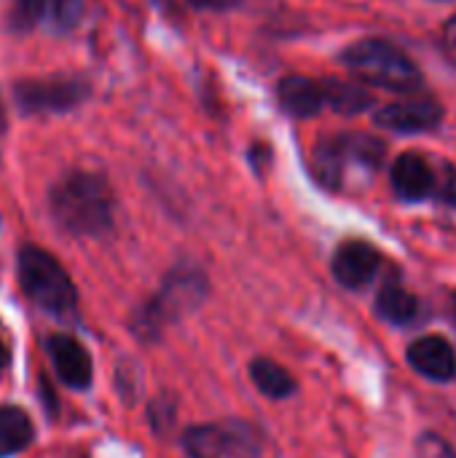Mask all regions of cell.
Instances as JSON below:
<instances>
[{"label":"cell","mask_w":456,"mask_h":458,"mask_svg":"<svg viewBox=\"0 0 456 458\" xmlns=\"http://www.w3.org/2000/svg\"><path fill=\"white\" fill-rule=\"evenodd\" d=\"M48 209L56 225L73 236H102L113 228V191L105 177L70 172L48 193Z\"/></svg>","instance_id":"1"},{"label":"cell","mask_w":456,"mask_h":458,"mask_svg":"<svg viewBox=\"0 0 456 458\" xmlns=\"http://www.w3.org/2000/svg\"><path fill=\"white\" fill-rule=\"evenodd\" d=\"M210 295V282L204 271L194 263H177L161 282L159 293L142 303L132 319L134 333L142 341H156L172 322L199 311Z\"/></svg>","instance_id":"2"},{"label":"cell","mask_w":456,"mask_h":458,"mask_svg":"<svg viewBox=\"0 0 456 458\" xmlns=\"http://www.w3.org/2000/svg\"><path fill=\"white\" fill-rule=\"evenodd\" d=\"M341 62L360 81L390 89V91L414 94V91H422L425 86V75L414 64V59L384 38H366V40L352 43L349 48H344Z\"/></svg>","instance_id":"3"},{"label":"cell","mask_w":456,"mask_h":458,"mask_svg":"<svg viewBox=\"0 0 456 458\" xmlns=\"http://www.w3.org/2000/svg\"><path fill=\"white\" fill-rule=\"evenodd\" d=\"M19 287L32 306L40 311L67 319L78 306V293L70 274L59 266V260L32 244H24L16 255Z\"/></svg>","instance_id":"4"},{"label":"cell","mask_w":456,"mask_h":458,"mask_svg":"<svg viewBox=\"0 0 456 458\" xmlns=\"http://www.w3.org/2000/svg\"><path fill=\"white\" fill-rule=\"evenodd\" d=\"M387 145L371 134H339L328 137L314 148V177L320 185L339 191L344 185V172L349 164H357L368 172H376L384 164Z\"/></svg>","instance_id":"5"},{"label":"cell","mask_w":456,"mask_h":458,"mask_svg":"<svg viewBox=\"0 0 456 458\" xmlns=\"http://www.w3.org/2000/svg\"><path fill=\"white\" fill-rule=\"evenodd\" d=\"M382 266H384V255L366 239L341 242L331 260L333 279L349 293H360L371 287L382 274Z\"/></svg>","instance_id":"6"},{"label":"cell","mask_w":456,"mask_h":458,"mask_svg":"<svg viewBox=\"0 0 456 458\" xmlns=\"http://www.w3.org/2000/svg\"><path fill=\"white\" fill-rule=\"evenodd\" d=\"M86 97V86L73 78H40L16 86V102L27 113H56L70 110Z\"/></svg>","instance_id":"7"},{"label":"cell","mask_w":456,"mask_h":458,"mask_svg":"<svg viewBox=\"0 0 456 458\" xmlns=\"http://www.w3.org/2000/svg\"><path fill=\"white\" fill-rule=\"evenodd\" d=\"M406 362L411 370L433 384L456 381V352L443 335H419L406 349Z\"/></svg>","instance_id":"8"},{"label":"cell","mask_w":456,"mask_h":458,"mask_svg":"<svg viewBox=\"0 0 456 458\" xmlns=\"http://www.w3.org/2000/svg\"><path fill=\"white\" fill-rule=\"evenodd\" d=\"M446 113L435 99H406L384 105L374 113V123L400 134H422L435 131L443 123Z\"/></svg>","instance_id":"9"},{"label":"cell","mask_w":456,"mask_h":458,"mask_svg":"<svg viewBox=\"0 0 456 458\" xmlns=\"http://www.w3.org/2000/svg\"><path fill=\"white\" fill-rule=\"evenodd\" d=\"M46 352L62 384H67L75 392H86L94 384V362L81 341L59 333L46 341Z\"/></svg>","instance_id":"10"},{"label":"cell","mask_w":456,"mask_h":458,"mask_svg":"<svg viewBox=\"0 0 456 458\" xmlns=\"http://www.w3.org/2000/svg\"><path fill=\"white\" fill-rule=\"evenodd\" d=\"M392 191L406 204H419L435 193V166L422 153H400L390 169Z\"/></svg>","instance_id":"11"},{"label":"cell","mask_w":456,"mask_h":458,"mask_svg":"<svg viewBox=\"0 0 456 458\" xmlns=\"http://www.w3.org/2000/svg\"><path fill=\"white\" fill-rule=\"evenodd\" d=\"M422 309H425V306H422L419 295L411 293V290L400 282L398 271H392V274L382 282V287H379V293H376V301H374L376 317H379L382 322L392 325V327H411V325H417V322L422 319Z\"/></svg>","instance_id":"12"},{"label":"cell","mask_w":456,"mask_h":458,"mask_svg":"<svg viewBox=\"0 0 456 458\" xmlns=\"http://www.w3.org/2000/svg\"><path fill=\"white\" fill-rule=\"evenodd\" d=\"M280 105L296 118H312L325 107L323 83L306 75H288L280 81Z\"/></svg>","instance_id":"13"},{"label":"cell","mask_w":456,"mask_h":458,"mask_svg":"<svg viewBox=\"0 0 456 458\" xmlns=\"http://www.w3.org/2000/svg\"><path fill=\"white\" fill-rule=\"evenodd\" d=\"M237 445V427L226 429L218 424H199L183 432V451L188 458H223Z\"/></svg>","instance_id":"14"},{"label":"cell","mask_w":456,"mask_h":458,"mask_svg":"<svg viewBox=\"0 0 456 458\" xmlns=\"http://www.w3.org/2000/svg\"><path fill=\"white\" fill-rule=\"evenodd\" d=\"M250 381L255 384V389L269 397V400H288L296 394L298 384L296 378L274 360L269 357H255L250 362Z\"/></svg>","instance_id":"15"},{"label":"cell","mask_w":456,"mask_h":458,"mask_svg":"<svg viewBox=\"0 0 456 458\" xmlns=\"http://www.w3.org/2000/svg\"><path fill=\"white\" fill-rule=\"evenodd\" d=\"M32 437H35V427L22 408L16 405L0 408V458L22 454L32 443Z\"/></svg>","instance_id":"16"},{"label":"cell","mask_w":456,"mask_h":458,"mask_svg":"<svg viewBox=\"0 0 456 458\" xmlns=\"http://www.w3.org/2000/svg\"><path fill=\"white\" fill-rule=\"evenodd\" d=\"M323 94H325V105H331L341 115H357L374 105L371 91L363 83H352V81L331 78L323 83Z\"/></svg>","instance_id":"17"},{"label":"cell","mask_w":456,"mask_h":458,"mask_svg":"<svg viewBox=\"0 0 456 458\" xmlns=\"http://www.w3.org/2000/svg\"><path fill=\"white\" fill-rule=\"evenodd\" d=\"M435 201H441L443 207L456 209V164L452 161H441L435 166Z\"/></svg>","instance_id":"18"},{"label":"cell","mask_w":456,"mask_h":458,"mask_svg":"<svg viewBox=\"0 0 456 458\" xmlns=\"http://www.w3.org/2000/svg\"><path fill=\"white\" fill-rule=\"evenodd\" d=\"M417 458H456V451L441 435L425 432L417 437Z\"/></svg>","instance_id":"19"},{"label":"cell","mask_w":456,"mask_h":458,"mask_svg":"<svg viewBox=\"0 0 456 458\" xmlns=\"http://www.w3.org/2000/svg\"><path fill=\"white\" fill-rule=\"evenodd\" d=\"M81 8H83L81 0H48V8H46V11H48L51 21H54L59 30H70V27L78 21Z\"/></svg>","instance_id":"20"},{"label":"cell","mask_w":456,"mask_h":458,"mask_svg":"<svg viewBox=\"0 0 456 458\" xmlns=\"http://www.w3.org/2000/svg\"><path fill=\"white\" fill-rule=\"evenodd\" d=\"M175 421V405L169 400H156L151 405V424L156 432H167L169 424Z\"/></svg>","instance_id":"21"},{"label":"cell","mask_w":456,"mask_h":458,"mask_svg":"<svg viewBox=\"0 0 456 458\" xmlns=\"http://www.w3.org/2000/svg\"><path fill=\"white\" fill-rule=\"evenodd\" d=\"M13 5H16V16H19V21L32 24L35 19H40V16L46 13L48 0H13Z\"/></svg>","instance_id":"22"},{"label":"cell","mask_w":456,"mask_h":458,"mask_svg":"<svg viewBox=\"0 0 456 458\" xmlns=\"http://www.w3.org/2000/svg\"><path fill=\"white\" fill-rule=\"evenodd\" d=\"M441 51H443V56L456 67V13L443 24V30H441Z\"/></svg>","instance_id":"23"},{"label":"cell","mask_w":456,"mask_h":458,"mask_svg":"<svg viewBox=\"0 0 456 458\" xmlns=\"http://www.w3.org/2000/svg\"><path fill=\"white\" fill-rule=\"evenodd\" d=\"M40 394H43V405L48 403V413L54 416L56 413V400H54V392H51V386L40 378Z\"/></svg>","instance_id":"24"},{"label":"cell","mask_w":456,"mask_h":458,"mask_svg":"<svg viewBox=\"0 0 456 458\" xmlns=\"http://www.w3.org/2000/svg\"><path fill=\"white\" fill-rule=\"evenodd\" d=\"M191 3L199 5V8H226V5H231L237 0H191Z\"/></svg>","instance_id":"25"},{"label":"cell","mask_w":456,"mask_h":458,"mask_svg":"<svg viewBox=\"0 0 456 458\" xmlns=\"http://www.w3.org/2000/svg\"><path fill=\"white\" fill-rule=\"evenodd\" d=\"M5 365H8V349L0 344V373H3V368H5Z\"/></svg>","instance_id":"26"},{"label":"cell","mask_w":456,"mask_h":458,"mask_svg":"<svg viewBox=\"0 0 456 458\" xmlns=\"http://www.w3.org/2000/svg\"><path fill=\"white\" fill-rule=\"evenodd\" d=\"M3 134H5V115H3V105H0V142H3Z\"/></svg>","instance_id":"27"},{"label":"cell","mask_w":456,"mask_h":458,"mask_svg":"<svg viewBox=\"0 0 456 458\" xmlns=\"http://www.w3.org/2000/svg\"><path fill=\"white\" fill-rule=\"evenodd\" d=\"M452 311H454V319H456V290L452 293Z\"/></svg>","instance_id":"28"}]
</instances>
